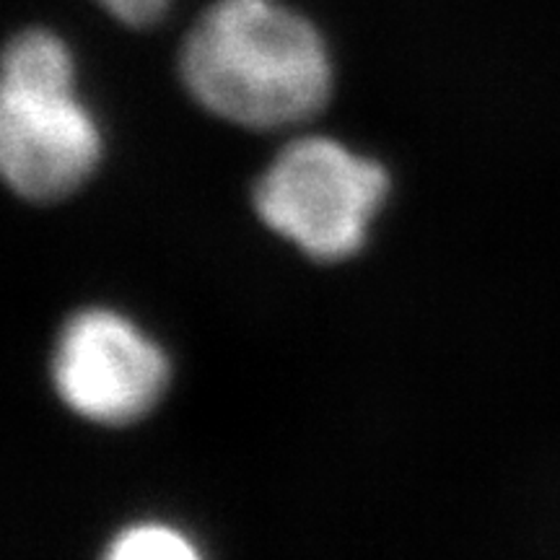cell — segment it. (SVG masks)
I'll list each match as a JSON object with an SVG mask.
<instances>
[{"label": "cell", "mask_w": 560, "mask_h": 560, "mask_svg": "<svg viewBox=\"0 0 560 560\" xmlns=\"http://www.w3.org/2000/svg\"><path fill=\"white\" fill-rule=\"evenodd\" d=\"M389 177L376 161L330 138H301L278 153L255 187L260 219L322 262L355 255L387 198Z\"/></svg>", "instance_id": "obj_3"}, {"label": "cell", "mask_w": 560, "mask_h": 560, "mask_svg": "<svg viewBox=\"0 0 560 560\" xmlns=\"http://www.w3.org/2000/svg\"><path fill=\"white\" fill-rule=\"evenodd\" d=\"M100 159V128L75 96L66 42L45 30L13 37L0 83V170L11 190L34 202L68 198Z\"/></svg>", "instance_id": "obj_2"}, {"label": "cell", "mask_w": 560, "mask_h": 560, "mask_svg": "<svg viewBox=\"0 0 560 560\" xmlns=\"http://www.w3.org/2000/svg\"><path fill=\"white\" fill-rule=\"evenodd\" d=\"M115 560H192L198 550L185 535L164 524H136L120 532L107 550Z\"/></svg>", "instance_id": "obj_5"}, {"label": "cell", "mask_w": 560, "mask_h": 560, "mask_svg": "<svg viewBox=\"0 0 560 560\" xmlns=\"http://www.w3.org/2000/svg\"><path fill=\"white\" fill-rule=\"evenodd\" d=\"M179 70L208 112L255 130L312 120L332 91L325 39L276 0H215L185 37Z\"/></svg>", "instance_id": "obj_1"}, {"label": "cell", "mask_w": 560, "mask_h": 560, "mask_svg": "<svg viewBox=\"0 0 560 560\" xmlns=\"http://www.w3.org/2000/svg\"><path fill=\"white\" fill-rule=\"evenodd\" d=\"M60 400L81 418L128 425L156 408L170 361L151 338L112 310H83L62 327L52 359Z\"/></svg>", "instance_id": "obj_4"}, {"label": "cell", "mask_w": 560, "mask_h": 560, "mask_svg": "<svg viewBox=\"0 0 560 560\" xmlns=\"http://www.w3.org/2000/svg\"><path fill=\"white\" fill-rule=\"evenodd\" d=\"M102 9L128 26H151L164 16L172 0H96Z\"/></svg>", "instance_id": "obj_6"}]
</instances>
